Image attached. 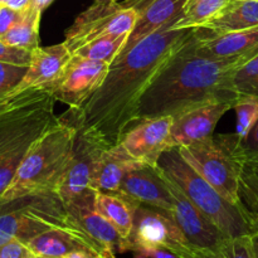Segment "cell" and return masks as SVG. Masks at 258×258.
I'll return each instance as SVG.
<instances>
[{"mask_svg": "<svg viewBox=\"0 0 258 258\" xmlns=\"http://www.w3.org/2000/svg\"><path fill=\"white\" fill-rule=\"evenodd\" d=\"M176 20L116 58L102 85L80 107L68 108L60 117L97 136L108 148L117 145L138 123L139 105L148 86L196 32L193 28L175 27Z\"/></svg>", "mask_w": 258, "mask_h": 258, "instance_id": "obj_1", "label": "cell"}, {"mask_svg": "<svg viewBox=\"0 0 258 258\" xmlns=\"http://www.w3.org/2000/svg\"><path fill=\"white\" fill-rule=\"evenodd\" d=\"M196 32L169 58L140 100L138 122L145 118L175 116L196 106L216 101L236 103L231 87L236 70L256 55L212 59L194 49Z\"/></svg>", "mask_w": 258, "mask_h": 258, "instance_id": "obj_2", "label": "cell"}, {"mask_svg": "<svg viewBox=\"0 0 258 258\" xmlns=\"http://www.w3.org/2000/svg\"><path fill=\"white\" fill-rule=\"evenodd\" d=\"M49 87L13 90L0 98V196L32 146L60 121Z\"/></svg>", "mask_w": 258, "mask_h": 258, "instance_id": "obj_3", "label": "cell"}, {"mask_svg": "<svg viewBox=\"0 0 258 258\" xmlns=\"http://www.w3.org/2000/svg\"><path fill=\"white\" fill-rule=\"evenodd\" d=\"M77 133L76 126L60 117L25 155L12 183L0 196V204L32 194L58 193L72 159Z\"/></svg>", "mask_w": 258, "mask_h": 258, "instance_id": "obj_4", "label": "cell"}, {"mask_svg": "<svg viewBox=\"0 0 258 258\" xmlns=\"http://www.w3.org/2000/svg\"><path fill=\"white\" fill-rule=\"evenodd\" d=\"M158 165L174 179L186 197L213 222L214 226L227 238L251 236L256 231L243 204L236 206L227 201L181 158L178 148L166 150L159 159Z\"/></svg>", "mask_w": 258, "mask_h": 258, "instance_id": "obj_5", "label": "cell"}, {"mask_svg": "<svg viewBox=\"0 0 258 258\" xmlns=\"http://www.w3.org/2000/svg\"><path fill=\"white\" fill-rule=\"evenodd\" d=\"M55 228L83 231L58 193L32 194L0 204V244L13 239L27 244Z\"/></svg>", "mask_w": 258, "mask_h": 258, "instance_id": "obj_6", "label": "cell"}, {"mask_svg": "<svg viewBox=\"0 0 258 258\" xmlns=\"http://www.w3.org/2000/svg\"><path fill=\"white\" fill-rule=\"evenodd\" d=\"M181 158L227 201L241 206V175L243 165L217 136L178 148Z\"/></svg>", "mask_w": 258, "mask_h": 258, "instance_id": "obj_7", "label": "cell"}, {"mask_svg": "<svg viewBox=\"0 0 258 258\" xmlns=\"http://www.w3.org/2000/svg\"><path fill=\"white\" fill-rule=\"evenodd\" d=\"M138 15V9L131 0L108 4L93 3L68 28L64 44L73 53L78 48L100 38L126 33L130 34L135 27Z\"/></svg>", "mask_w": 258, "mask_h": 258, "instance_id": "obj_8", "label": "cell"}, {"mask_svg": "<svg viewBox=\"0 0 258 258\" xmlns=\"http://www.w3.org/2000/svg\"><path fill=\"white\" fill-rule=\"evenodd\" d=\"M151 247L169 249L183 258H196L198 253L169 212L139 204L133 232L128 237V251L136 252Z\"/></svg>", "mask_w": 258, "mask_h": 258, "instance_id": "obj_9", "label": "cell"}, {"mask_svg": "<svg viewBox=\"0 0 258 258\" xmlns=\"http://www.w3.org/2000/svg\"><path fill=\"white\" fill-rule=\"evenodd\" d=\"M168 188L173 196L174 206L170 214L197 252L216 251L227 237L217 228L213 222L186 197L183 189L160 166Z\"/></svg>", "mask_w": 258, "mask_h": 258, "instance_id": "obj_10", "label": "cell"}, {"mask_svg": "<svg viewBox=\"0 0 258 258\" xmlns=\"http://www.w3.org/2000/svg\"><path fill=\"white\" fill-rule=\"evenodd\" d=\"M108 70V63L72 55L64 72L47 87L52 90L57 102L77 108L102 85Z\"/></svg>", "mask_w": 258, "mask_h": 258, "instance_id": "obj_11", "label": "cell"}, {"mask_svg": "<svg viewBox=\"0 0 258 258\" xmlns=\"http://www.w3.org/2000/svg\"><path fill=\"white\" fill-rule=\"evenodd\" d=\"M107 148L97 136L86 130H78L72 159L58 189V194L64 203L93 191L91 184L96 164L103 150Z\"/></svg>", "mask_w": 258, "mask_h": 258, "instance_id": "obj_12", "label": "cell"}, {"mask_svg": "<svg viewBox=\"0 0 258 258\" xmlns=\"http://www.w3.org/2000/svg\"><path fill=\"white\" fill-rule=\"evenodd\" d=\"M173 116L141 120L122 136L118 145L133 161L156 166L160 156L170 148Z\"/></svg>", "mask_w": 258, "mask_h": 258, "instance_id": "obj_13", "label": "cell"}, {"mask_svg": "<svg viewBox=\"0 0 258 258\" xmlns=\"http://www.w3.org/2000/svg\"><path fill=\"white\" fill-rule=\"evenodd\" d=\"M233 106V102L216 101L196 106L173 116L170 148L190 145L213 136L217 123Z\"/></svg>", "mask_w": 258, "mask_h": 258, "instance_id": "obj_14", "label": "cell"}, {"mask_svg": "<svg viewBox=\"0 0 258 258\" xmlns=\"http://www.w3.org/2000/svg\"><path fill=\"white\" fill-rule=\"evenodd\" d=\"M120 191L140 204L170 213L174 201L160 166L134 163L125 174Z\"/></svg>", "mask_w": 258, "mask_h": 258, "instance_id": "obj_15", "label": "cell"}, {"mask_svg": "<svg viewBox=\"0 0 258 258\" xmlns=\"http://www.w3.org/2000/svg\"><path fill=\"white\" fill-rule=\"evenodd\" d=\"M97 191H90L80 198L66 203L68 212L76 223L100 243L107 252L115 256L116 252L128 251V242L118 233L117 229L95 208V197Z\"/></svg>", "mask_w": 258, "mask_h": 258, "instance_id": "obj_16", "label": "cell"}, {"mask_svg": "<svg viewBox=\"0 0 258 258\" xmlns=\"http://www.w3.org/2000/svg\"><path fill=\"white\" fill-rule=\"evenodd\" d=\"M194 49L201 57L212 59L258 54V27L228 33L197 29Z\"/></svg>", "mask_w": 258, "mask_h": 258, "instance_id": "obj_17", "label": "cell"}, {"mask_svg": "<svg viewBox=\"0 0 258 258\" xmlns=\"http://www.w3.org/2000/svg\"><path fill=\"white\" fill-rule=\"evenodd\" d=\"M186 0H131L138 9V20L117 58L169 23L179 19Z\"/></svg>", "mask_w": 258, "mask_h": 258, "instance_id": "obj_18", "label": "cell"}, {"mask_svg": "<svg viewBox=\"0 0 258 258\" xmlns=\"http://www.w3.org/2000/svg\"><path fill=\"white\" fill-rule=\"evenodd\" d=\"M27 246L37 257L62 258L76 251H91L105 258H116L85 231L50 229L28 242Z\"/></svg>", "mask_w": 258, "mask_h": 258, "instance_id": "obj_19", "label": "cell"}, {"mask_svg": "<svg viewBox=\"0 0 258 258\" xmlns=\"http://www.w3.org/2000/svg\"><path fill=\"white\" fill-rule=\"evenodd\" d=\"M72 58L64 42L50 47H37L32 50V59L27 73L15 90L47 87L60 77Z\"/></svg>", "mask_w": 258, "mask_h": 258, "instance_id": "obj_20", "label": "cell"}, {"mask_svg": "<svg viewBox=\"0 0 258 258\" xmlns=\"http://www.w3.org/2000/svg\"><path fill=\"white\" fill-rule=\"evenodd\" d=\"M134 163L118 144L105 149L96 164L91 186L101 193H120L125 174Z\"/></svg>", "mask_w": 258, "mask_h": 258, "instance_id": "obj_21", "label": "cell"}, {"mask_svg": "<svg viewBox=\"0 0 258 258\" xmlns=\"http://www.w3.org/2000/svg\"><path fill=\"white\" fill-rule=\"evenodd\" d=\"M139 202L123 194H108L97 191L95 197V208L118 231V233L128 242L135 221V212Z\"/></svg>", "mask_w": 258, "mask_h": 258, "instance_id": "obj_22", "label": "cell"}, {"mask_svg": "<svg viewBox=\"0 0 258 258\" xmlns=\"http://www.w3.org/2000/svg\"><path fill=\"white\" fill-rule=\"evenodd\" d=\"M258 27V0H232L204 27L211 33H228Z\"/></svg>", "mask_w": 258, "mask_h": 258, "instance_id": "obj_23", "label": "cell"}, {"mask_svg": "<svg viewBox=\"0 0 258 258\" xmlns=\"http://www.w3.org/2000/svg\"><path fill=\"white\" fill-rule=\"evenodd\" d=\"M42 10L33 3L23 10L22 17L0 39L12 47L23 48L32 52L39 47V23Z\"/></svg>", "mask_w": 258, "mask_h": 258, "instance_id": "obj_24", "label": "cell"}, {"mask_svg": "<svg viewBox=\"0 0 258 258\" xmlns=\"http://www.w3.org/2000/svg\"><path fill=\"white\" fill-rule=\"evenodd\" d=\"M232 0H186L175 27L199 29L219 14Z\"/></svg>", "mask_w": 258, "mask_h": 258, "instance_id": "obj_25", "label": "cell"}, {"mask_svg": "<svg viewBox=\"0 0 258 258\" xmlns=\"http://www.w3.org/2000/svg\"><path fill=\"white\" fill-rule=\"evenodd\" d=\"M128 35L130 34L126 33V34L111 35V37H103L100 39L92 40L75 50L72 55L111 64L123 49Z\"/></svg>", "mask_w": 258, "mask_h": 258, "instance_id": "obj_26", "label": "cell"}, {"mask_svg": "<svg viewBox=\"0 0 258 258\" xmlns=\"http://www.w3.org/2000/svg\"><path fill=\"white\" fill-rule=\"evenodd\" d=\"M217 138L242 165L258 169V121L243 140H238L234 134L217 135Z\"/></svg>", "mask_w": 258, "mask_h": 258, "instance_id": "obj_27", "label": "cell"}, {"mask_svg": "<svg viewBox=\"0 0 258 258\" xmlns=\"http://www.w3.org/2000/svg\"><path fill=\"white\" fill-rule=\"evenodd\" d=\"M231 87L237 100L241 97L258 100V54L236 70L231 78Z\"/></svg>", "mask_w": 258, "mask_h": 258, "instance_id": "obj_28", "label": "cell"}, {"mask_svg": "<svg viewBox=\"0 0 258 258\" xmlns=\"http://www.w3.org/2000/svg\"><path fill=\"white\" fill-rule=\"evenodd\" d=\"M241 202L253 222L254 228L258 226V170L252 166L243 165L239 188Z\"/></svg>", "mask_w": 258, "mask_h": 258, "instance_id": "obj_29", "label": "cell"}, {"mask_svg": "<svg viewBox=\"0 0 258 258\" xmlns=\"http://www.w3.org/2000/svg\"><path fill=\"white\" fill-rule=\"evenodd\" d=\"M196 258H257L251 236L227 238L216 251L198 252Z\"/></svg>", "mask_w": 258, "mask_h": 258, "instance_id": "obj_30", "label": "cell"}, {"mask_svg": "<svg viewBox=\"0 0 258 258\" xmlns=\"http://www.w3.org/2000/svg\"><path fill=\"white\" fill-rule=\"evenodd\" d=\"M237 116L236 138L243 140L258 121V100L253 97H241L233 106Z\"/></svg>", "mask_w": 258, "mask_h": 258, "instance_id": "obj_31", "label": "cell"}, {"mask_svg": "<svg viewBox=\"0 0 258 258\" xmlns=\"http://www.w3.org/2000/svg\"><path fill=\"white\" fill-rule=\"evenodd\" d=\"M27 71L28 67L25 66L0 62V98L19 86Z\"/></svg>", "mask_w": 258, "mask_h": 258, "instance_id": "obj_32", "label": "cell"}, {"mask_svg": "<svg viewBox=\"0 0 258 258\" xmlns=\"http://www.w3.org/2000/svg\"><path fill=\"white\" fill-rule=\"evenodd\" d=\"M32 59V52L23 48L12 47L0 39V62L12 63V64L29 67Z\"/></svg>", "mask_w": 258, "mask_h": 258, "instance_id": "obj_33", "label": "cell"}, {"mask_svg": "<svg viewBox=\"0 0 258 258\" xmlns=\"http://www.w3.org/2000/svg\"><path fill=\"white\" fill-rule=\"evenodd\" d=\"M0 258H37L32 249L18 239L0 244Z\"/></svg>", "mask_w": 258, "mask_h": 258, "instance_id": "obj_34", "label": "cell"}, {"mask_svg": "<svg viewBox=\"0 0 258 258\" xmlns=\"http://www.w3.org/2000/svg\"><path fill=\"white\" fill-rule=\"evenodd\" d=\"M23 12L12 9L7 5H0V38L4 37L10 28L19 20Z\"/></svg>", "mask_w": 258, "mask_h": 258, "instance_id": "obj_35", "label": "cell"}, {"mask_svg": "<svg viewBox=\"0 0 258 258\" xmlns=\"http://www.w3.org/2000/svg\"><path fill=\"white\" fill-rule=\"evenodd\" d=\"M134 253H135L136 258H183L174 253V252L169 251V249L160 248V247L139 249V251L134 252Z\"/></svg>", "mask_w": 258, "mask_h": 258, "instance_id": "obj_36", "label": "cell"}, {"mask_svg": "<svg viewBox=\"0 0 258 258\" xmlns=\"http://www.w3.org/2000/svg\"><path fill=\"white\" fill-rule=\"evenodd\" d=\"M62 258H105V257L91 251H76Z\"/></svg>", "mask_w": 258, "mask_h": 258, "instance_id": "obj_37", "label": "cell"}, {"mask_svg": "<svg viewBox=\"0 0 258 258\" xmlns=\"http://www.w3.org/2000/svg\"><path fill=\"white\" fill-rule=\"evenodd\" d=\"M251 242H252V246H253L256 257L258 258V227L256 228V231L251 234Z\"/></svg>", "mask_w": 258, "mask_h": 258, "instance_id": "obj_38", "label": "cell"}, {"mask_svg": "<svg viewBox=\"0 0 258 258\" xmlns=\"http://www.w3.org/2000/svg\"><path fill=\"white\" fill-rule=\"evenodd\" d=\"M52 2H53V0H33V3H34V4L37 5V7L39 8L40 10H42V12H43V10H44L45 8H47L48 5H49Z\"/></svg>", "mask_w": 258, "mask_h": 258, "instance_id": "obj_39", "label": "cell"}, {"mask_svg": "<svg viewBox=\"0 0 258 258\" xmlns=\"http://www.w3.org/2000/svg\"><path fill=\"white\" fill-rule=\"evenodd\" d=\"M95 3H100V4H108V3H116L115 0H95Z\"/></svg>", "mask_w": 258, "mask_h": 258, "instance_id": "obj_40", "label": "cell"}, {"mask_svg": "<svg viewBox=\"0 0 258 258\" xmlns=\"http://www.w3.org/2000/svg\"><path fill=\"white\" fill-rule=\"evenodd\" d=\"M5 3V0H0V5H3Z\"/></svg>", "mask_w": 258, "mask_h": 258, "instance_id": "obj_41", "label": "cell"}, {"mask_svg": "<svg viewBox=\"0 0 258 258\" xmlns=\"http://www.w3.org/2000/svg\"><path fill=\"white\" fill-rule=\"evenodd\" d=\"M116 3H120V2H122V0H115Z\"/></svg>", "mask_w": 258, "mask_h": 258, "instance_id": "obj_42", "label": "cell"}, {"mask_svg": "<svg viewBox=\"0 0 258 258\" xmlns=\"http://www.w3.org/2000/svg\"><path fill=\"white\" fill-rule=\"evenodd\" d=\"M37 258H48V257H37Z\"/></svg>", "mask_w": 258, "mask_h": 258, "instance_id": "obj_43", "label": "cell"}, {"mask_svg": "<svg viewBox=\"0 0 258 258\" xmlns=\"http://www.w3.org/2000/svg\"><path fill=\"white\" fill-rule=\"evenodd\" d=\"M254 169H257V168H254ZM257 170H258V169H257Z\"/></svg>", "mask_w": 258, "mask_h": 258, "instance_id": "obj_44", "label": "cell"}, {"mask_svg": "<svg viewBox=\"0 0 258 258\" xmlns=\"http://www.w3.org/2000/svg\"><path fill=\"white\" fill-rule=\"evenodd\" d=\"M257 227H258V226H257Z\"/></svg>", "mask_w": 258, "mask_h": 258, "instance_id": "obj_45", "label": "cell"}]
</instances>
